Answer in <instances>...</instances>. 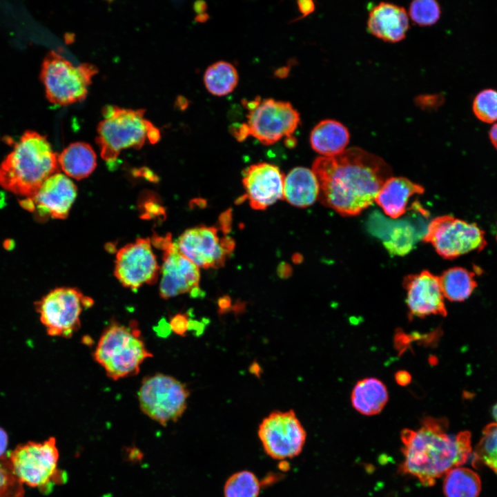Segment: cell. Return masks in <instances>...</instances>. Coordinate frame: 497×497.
I'll return each mask as SVG.
<instances>
[{"label": "cell", "mask_w": 497, "mask_h": 497, "mask_svg": "<svg viewBox=\"0 0 497 497\" xmlns=\"http://www.w3.org/2000/svg\"><path fill=\"white\" fill-rule=\"evenodd\" d=\"M414 101L422 110H436L443 104L445 97L441 93L420 95L415 98Z\"/></svg>", "instance_id": "obj_33"}, {"label": "cell", "mask_w": 497, "mask_h": 497, "mask_svg": "<svg viewBox=\"0 0 497 497\" xmlns=\"http://www.w3.org/2000/svg\"><path fill=\"white\" fill-rule=\"evenodd\" d=\"M150 357L153 354L147 349L135 321L128 326L117 322L109 325L94 351L95 361L114 380L136 375L143 362Z\"/></svg>", "instance_id": "obj_5"}, {"label": "cell", "mask_w": 497, "mask_h": 497, "mask_svg": "<svg viewBox=\"0 0 497 497\" xmlns=\"http://www.w3.org/2000/svg\"><path fill=\"white\" fill-rule=\"evenodd\" d=\"M188 315L185 313H177L170 320L171 330L179 335H185L188 330Z\"/></svg>", "instance_id": "obj_34"}, {"label": "cell", "mask_w": 497, "mask_h": 497, "mask_svg": "<svg viewBox=\"0 0 497 497\" xmlns=\"http://www.w3.org/2000/svg\"><path fill=\"white\" fill-rule=\"evenodd\" d=\"M58 155L46 137L26 131L0 164V186L14 195L32 197L49 177L58 173Z\"/></svg>", "instance_id": "obj_3"}, {"label": "cell", "mask_w": 497, "mask_h": 497, "mask_svg": "<svg viewBox=\"0 0 497 497\" xmlns=\"http://www.w3.org/2000/svg\"><path fill=\"white\" fill-rule=\"evenodd\" d=\"M8 443V434L3 429L0 427V458L5 457Z\"/></svg>", "instance_id": "obj_38"}, {"label": "cell", "mask_w": 497, "mask_h": 497, "mask_svg": "<svg viewBox=\"0 0 497 497\" xmlns=\"http://www.w3.org/2000/svg\"><path fill=\"white\" fill-rule=\"evenodd\" d=\"M257 433L264 451L277 460L297 456L306 438L293 410L271 412L260 424Z\"/></svg>", "instance_id": "obj_12"}, {"label": "cell", "mask_w": 497, "mask_h": 497, "mask_svg": "<svg viewBox=\"0 0 497 497\" xmlns=\"http://www.w3.org/2000/svg\"><path fill=\"white\" fill-rule=\"evenodd\" d=\"M261 101L262 100L260 97H257L254 100L250 101H247L245 99H243L242 104L248 110V112H251L257 108L260 104Z\"/></svg>", "instance_id": "obj_41"}, {"label": "cell", "mask_w": 497, "mask_h": 497, "mask_svg": "<svg viewBox=\"0 0 497 497\" xmlns=\"http://www.w3.org/2000/svg\"><path fill=\"white\" fill-rule=\"evenodd\" d=\"M175 244L185 257L204 269L222 267L235 247L231 237H221L216 227L206 226L187 229Z\"/></svg>", "instance_id": "obj_13"}, {"label": "cell", "mask_w": 497, "mask_h": 497, "mask_svg": "<svg viewBox=\"0 0 497 497\" xmlns=\"http://www.w3.org/2000/svg\"><path fill=\"white\" fill-rule=\"evenodd\" d=\"M77 196V187L67 175L57 173L49 177L22 207L35 212L39 220L65 219Z\"/></svg>", "instance_id": "obj_16"}, {"label": "cell", "mask_w": 497, "mask_h": 497, "mask_svg": "<svg viewBox=\"0 0 497 497\" xmlns=\"http://www.w3.org/2000/svg\"><path fill=\"white\" fill-rule=\"evenodd\" d=\"M424 191L423 186L406 177L391 176L381 186L375 202L387 215L396 219L406 213L411 196Z\"/></svg>", "instance_id": "obj_20"}, {"label": "cell", "mask_w": 497, "mask_h": 497, "mask_svg": "<svg viewBox=\"0 0 497 497\" xmlns=\"http://www.w3.org/2000/svg\"><path fill=\"white\" fill-rule=\"evenodd\" d=\"M209 18V15L206 13H202L197 14V16L195 18V20L199 23H204L206 22Z\"/></svg>", "instance_id": "obj_46"}, {"label": "cell", "mask_w": 497, "mask_h": 497, "mask_svg": "<svg viewBox=\"0 0 497 497\" xmlns=\"http://www.w3.org/2000/svg\"><path fill=\"white\" fill-rule=\"evenodd\" d=\"M439 277L444 298L451 302L467 299L477 286L475 273L462 267H452Z\"/></svg>", "instance_id": "obj_25"}, {"label": "cell", "mask_w": 497, "mask_h": 497, "mask_svg": "<svg viewBox=\"0 0 497 497\" xmlns=\"http://www.w3.org/2000/svg\"><path fill=\"white\" fill-rule=\"evenodd\" d=\"M207 90L215 96L226 95L235 88L238 84V73L229 62L219 61L209 66L204 75Z\"/></svg>", "instance_id": "obj_27"}, {"label": "cell", "mask_w": 497, "mask_h": 497, "mask_svg": "<svg viewBox=\"0 0 497 497\" xmlns=\"http://www.w3.org/2000/svg\"><path fill=\"white\" fill-rule=\"evenodd\" d=\"M297 3L299 11L302 14L300 18L306 17L315 10V4L313 1L311 0H299L297 1Z\"/></svg>", "instance_id": "obj_36"}, {"label": "cell", "mask_w": 497, "mask_h": 497, "mask_svg": "<svg viewBox=\"0 0 497 497\" xmlns=\"http://www.w3.org/2000/svg\"><path fill=\"white\" fill-rule=\"evenodd\" d=\"M408 15L416 24L429 26L439 20L441 8L434 0H415L409 6Z\"/></svg>", "instance_id": "obj_30"}, {"label": "cell", "mask_w": 497, "mask_h": 497, "mask_svg": "<svg viewBox=\"0 0 497 497\" xmlns=\"http://www.w3.org/2000/svg\"><path fill=\"white\" fill-rule=\"evenodd\" d=\"M151 244L150 238H137L117 251L114 275L123 286L136 290L157 282L161 267Z\"/></svg>", "instance_id": "obj_14"}, {"label": "cell", "mask_w": 497, "mask_h": 497, "mask_svg": "<svg viewBox=\"0 0 497 497\" xmlns=\"http://www.w3.org/2000/svg\"><path fill=\"white\" fill-rule=\"evenodd\" d=\"M319 195L318 179L311 169L295 167L284 177L283 198L301 208L312 205Z\"/></svg>", "instance_id": "obj_21"}, {"label": "cell", "mask_w": 497, "mask_h": 497, "mask_svg": "<svg viewBox=\"0 0 497 497\" xmlns=\"http://www.w3.org/2000/svg\"><path fill=\"white\" fill-rule=\"evenodd\" d=\"M151 242L163 251L160 268L161 298L167 300L186 293L193 298L203 295L199 288V267L178 250L175 242H172L170 234L164 237L154 235Z\"/></svg>", "instance_id": "obj_11"}, {"label": "cell", "mask_w": 497, "mask_h": 497, "mask_svg": "<svg viewBox=\"0 0 497 497\" xmlns=\"http://www.w3.org/2000/svg\"><path fill=\"white\" fill-rule=\"evenodd\" d=\"M217 303H218L219 310L220 311L221 313L227 312L228 310L231 306V300L230 297H228L227 295L221 297L218 300Z\"/></svg>", "instance_id": "obj_39"}, {"label": "cell", "mask_w": 497, "mask_h": 497, "mask_svg": "<svg viewBox=\"0 0 497 497\" xmlns=\"http://www.w3.org/2000/svg\"><path fill=\"white\" fill-rule=\"evenodd\" d=\"M205 326V324L203 322H200L197 320H190L188 330H192L195 332V334L197 335H199L203 333Z\"/></svg>", "instance_id": "obj_40"}, {"label": "cell", "mask_w": 497, "mask_h": 497, "mask_svg": "<svg viewBox=\"0 0 497 497\" xmlns=\"http://www.w3.org/2000/svg\"><path fill=\"white\" fill-rule=\"evenodd\" d=\"M230 130L239 142L244 141L248 135H251L250 128L247 123L233 124L231 126Z\"/></svg>", "instance_id": "obj_35"}, {"label": "cell", "mask_w": 497, "mask_h": 497, "mask_svg": "<svg viewBox=\"0 0 497 497\" xmlns=\"http://www.w3.org/2000/svg\"><path fill=\"white\" fill-rule=\"evenodd\" d=\"M177 105L181 109H185L188 106V101L183 97L177 99Z\"/></svg>", "instance_id": "obj_47"}, {"label": "cell", "mask_w": 497, "mask_h": 497, "mask_svg": "<svg viewBox=\"0 0 497 497\" xmlns=\"http://www.w3.org/2000/svg\"><path fill=\"white\" fill-rule=\"evenodd\" d=\"M59 165L67 176L76 179L90 175L97 165V157L91 146L85 142H75L58 155Z\"/></svg>", "instance_id": "obj_24"}, {"label": "cell", "mask_w": 497, "mask_h": 497, "mask_svg": "<svg viewBox=\"0 0 497 497\" xmlns=\"http://www.w3.org/2000/svg\"><path fill=\"white\" fill-rule=\"evenodd\" d=\"M260 485L256 476L244 470L231 475L224 487V497H258Z\"/></svg>", "instance_id": "obj_29"}, {"label": "cell", "mask_w": 497, "mask_h": 497, "mask_svg": "<svg viewBox=\"0 0 497 497\" xmlns=\"http://www.w3.org/2000/svg\"><path fill=\"white\" fill-rule=\"evenodd\" d=\"M0 497H24L23 483L13 472L6 456L0 458Z\"/></svg>", "instance_id": "obj_32"}, {"label": "cell", "mask_w": 497, "mask_h": 497, "mask_svg": "<svg viewBox=\"0 0 497 497\" xmlns=\"http://www.w3.org/2000/svg\"><path fill=\"white\" fill-rule=\"evenodd\" d=\"M103 119L97 126L96 142L102 159L110 166L115 164L124 149L140 148L146 141L157 143L160 132L145 119L144 109H128L106 106Z\"/></svg>", "instance_id": "obj_4"}, {"label": "cell", "mask_w": 497, "mask_h": 497, "mask_svg": "<svg viewBox=\"0 0 497 497\" xmlns=\"http://www.w3.org/2000/svg\"><path fill=\"white\" fill-rule=\"evenodd\" d=\"M395 380L399 385L405 387L411 382V376L408 371L400 370L396 373Z\"/></svg>", "instance_id": "obj_37"}, {"label": "cell", "mask_w": 497, "mask_h": 497, "mask_svg": "<svg viewBox=\"0 0 497 497\" xmlns=\"http://www.w3.org/2000/svg\"><path fill=\"white\" fill-rule=\"evenodd\" d=\"M367 25L369 32L376 37L396 43L402 40L407 33L409 15L401 6L380 2L370 10Z\"/></svg>", "instance_id": "obj_19"}, {"label": "cell", "mask_w": 497, "mask_h": 497, "mask_svg": "<svg viewBox=\"0 0 497 497\" xmlns=\"http://www.w3.org/2000/svg\"><path fill=\"white\" fill-rule=\"evenodd\" d=\"M389 399L384 383L376 378L359 380L353 387L351 396L353 408L361 414L373 416L379 413Z\"/></svg>", "instance_id": "obj_23"}, {"label": "cell", "mask_w": 497, "mask_h": 497, "mask_svg": "<svg viewBox=\"0 0 497 497\" xmlns=\"http://www.w3.org/2000/svg\"><path fill=\"white\" fill-rule=\"evenodd\" d=\"M92 298L73 287L55 288L35 303V309L47 333L70 338L81 326L84 309L92 306Z\"/></svg>", "instance_id": "obj_7"}, {"label": "cell", "mask_w": 497, "mask_h": 497, "mask_svg": "<svg viewBox=\"0 0 497 497\" xmlns=\"http://www.w3.org/2000/svg\"><path fill=\"white\" fill-rule=\"evenodd\" d=\"M247 118L251 135L264 145L293 135L300 122V114L291 103L273 99L262 101Z\"/></svg>", "instance_id": "obj_15"}, {"label": "cell", "mask_w": 497, "mask_h": 497, "mask_svg": "<svg viewBox=\"0 0 497 497\" xmlns=\"http://www.w3.org/2000/svg\"><path fill=\"white\" fill-rule=\"evenodd\" d=\"M474 462L483 463L497 474V423L487 425L474 451Z\"/></svg>", "instance_id": "obj_28"}, {"label": "cell", "mask_w": 497, "mask_h": 497, "mask_svg": "<svg viewBox=\"0 0 497 497\" xmlns=\"http://www.w3.org/2000/svg\"><path fill=\"white\" fill-rule=\"evenodd\" d=\"M444 259L453 260L487 245L485 232L475 223L445 215L436 217L427 225L422 237Z\"/></svg>", "instance_id": "obj_10"}, {"label": "cell", "mask_w": 497, "mask_h": 497, "mask_svg": "<svg viewBox=\"0 0 497 497\" xmlns=\"http://www.w3.org/2000/svg\"><path fill=\"white\" fill-rule=\"evenodd\" d=\"M472 110L481 121L491 124L497 121V90L484 89L475 97Z\"/></svg>", "instance_id": "obj_31"}, {"label": "cell", "mask_w": 497, "mask_h": 497, "mask_svg": "<svg viewBox=\"0 0 497 497\" xmlns=\"http://www.w3.org/2000/svg\"><path fill=\"white\" fill-rule=\"evenodd\" d=\"M284 176L273 164L260 162L251 165L243 173V185L250 206L264 210L283 198Z\"/></svg>", "instance_id": "obj_18"}, {"label": "cell", "mask_w": 497, "mask_h": 497, "mask_svg": "<svg viewBox=\"0 0 497 497\" xmlns=\"http://www.w3.org/2000/svg\"><path fill=\"white\" fill-rule=\"evenodd\" d=\"M311 170L318 182L320 202L342 216L359 215L370 206L392 174L380 157L359 148L317 157Z\"/></svg>", "instance_id": "obj_1"}, {"label": "cell", "mask_w": 497, "mask_h": 497, "mask_svg": "<svg viewBox=\"0 0 497 497\" xmlns=\"http://www.w3.org/2000/svg\"><path fill=\"white\" fill-rule=\"evenodd\" d=\"M193 8L197 14L204 13L207 9V4L204 1H197L195 2Z\"/></svg>", "instance_id": "obj_44"}, {"label": "cell", "mask_w": 497, "mask_h": 497, "mask_svg": "<svg viewBox=\"0 0 497 497\" xmlns=\"http://www.w3.org/2000/svg\"><path fill=\"white\" fill-rule=\"evenodd\" d=\"M496 240H497V235H496Z\"/></svg>", "instance_id": "obj_49"}, {"label": "cell", "mask_w": 497, "mask_h": 497, "mask_svg": "<svg viewBox=\"0 0 497 497\" xmlns=\"http://www.w3.org/2000/svg\"><path fill=\"white\" fill-rule=\"evenodd\" d=\"M489 137L492 145L497 150V122L491 128L489 132Z\"/></svg>", "instance_id": "obj_42"}, {"label": "cell", "mask_w": 497, "mask_h": 497, "mask_svg": "<svg viewBox=\"0 0 497 497\" xmlns=\"http://www.w3.org/2000/svg\"><path fill=\"white\" fill-rule=\"evenodd\" d=\"M188 396L189 391L184 383L163 373L146 377L138 391L141 410L162 425L175 422L182 416Z\"/></svg>", "instance_id": "obj_9"}, {"label": "cell", "mask_w": 497, "mask_h": 497, "mask_svg": "<svg viewBox=\"0 0 497 497\" xmlns=\"http://www.w3.org/2000/svg\"><path fill=\"white\" fill-rule=\"evenodd\" d=\"M492 415H493V417H494V418L496 420V423H497V404L495 405L494 406V407H493V409H492Z\"/></svg>", "instance_id": "obj_48"}, {"label": "cell", "mask_w": 497, "mask_h": 497, "mask_svg": "<svg viewBox=\"0 0 497 497\" xmlns=\"http://www.w3.org/2000/svg\"><path fill=\"white\" fill-rule=\"evenodd\" d=\"M349 139L347 128L341 122L331 119L318 123L309 138L312 148L323 157H332L343 152Z\"/></svg>", "instance_id": "obj_22"}, {"label": "cell", "mask_w": 497, "mask_h": 497, "mask_svg": "<svg viewBox=\"0 0 497 497\" xmlns=\"http://www.w3.org/2000/svg\"><path fill=\"white\" fill-rule=\"evenodd\" d=\"M447 426L445 419L427 416L419 429H403L400 438L405 460L400 472L429 487L452 469L465 463L471 451L470 433L460 431L452 436L447 431Z\"/></svg>", "instance_id": "obj_2"}, {"label": "cell", "mask_w": 497, "mask_h": 497, "mask_svg": "<svg viewBox=\"0 0 497 497\" xmlns=\"http://www.w3.org/2000/svg\"><path fill=\"white\" fill-rule=\"evenodd\" d=\"M12 471L19 480L41 491H50L52 483L62 480L58 474L59 451L50 437L42 442L30 441L19 445L9 454Z\"/></svg>", "instance_id": "obj_8"}, {"label": "cell", "mask_w": 497, "mask_h": 497, "mask_svg": "<svg viewBox=\"0 0 497 497\" xmlns=\"http://www.w3.org/2000/svg\"><path fill=\"white\" fill-rule=\"evenodd\" d=\"M403 286L407 292L406 303L411 318L447 315L438 276L425 270L405 277Z\"/></svg>", "instance_id": "obj_17"}, {"label": "cell", "mask_w": 497, "mask_h": 497, "mask_svg": "<svg viewBox=\"0 0 497 497\" xmlns=\"http://www.w3.org/2000/svg\"><path fill=\"white\" fill-rule=\"evenodd\" d=\"M481 482L478 475L465 467H456L445 474L443 492L446 497H478Z\"/></svg>", "instance_id": "obj_26"}, {"label": "cell", "mask_w": 497, "mask_h": 497, "mask_svg": "<svg viewBox=\"0 0 497 497\" xmlns=\"http://www.w3.org/2000/svg\"><path fill=\"white\" fill-rule=\"evenodd\" d=\"M290 72V67L289 66H282L278 68L274 72L275 77L278 78H286L288 77Z\"/></svg>", "instance_id": "obj_43"}, {"label": "cell", "mask_w": 497, "mask_h": 497, "mask_svg": "<svg viewBox=\"0 0 497 497\" xmlns=\"http://www.w3.org/2000/svg\"><path fill=\"white\" fill-rule=\"evenodd\" d=\"M98 72L92 64L77 66L54 51L49 52L42 63L40 73L48 101L67 106L84 100L92 78Z\"/></svg>", "instance_id": "obj_6"}, {"label": "cell", "mask_w": 497, "mask_h": 497, "mask_svg": "<svg viewBox=\"0 0 497 497\" xmlns=\"http://www.w3.org/2000/svg\"><path fill=\"white\" fill-rule=\"evenodd\" d=\"M284 144L286 147L292 148L296 146L297 139L294 136H293V135H291L285 137Z\"/></svg>", "instance_id": "obj_45"}]
</instances>
